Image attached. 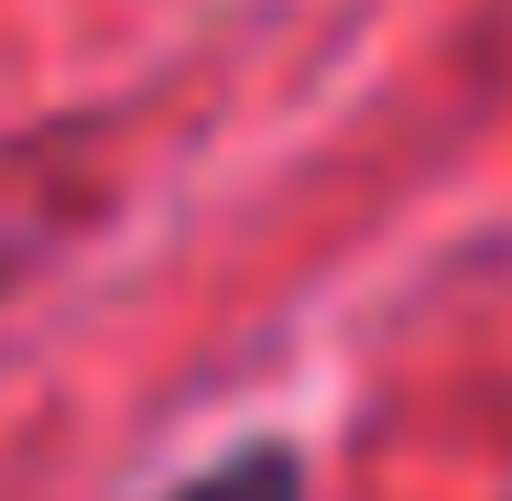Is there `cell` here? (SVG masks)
I'll use <instances>...</instances> for the list:
<instances>
[{
	"label": "cell",
	"mask_w": 512,
	"mask_h": 501,
	"mask_svg": "<svg viewBox=\"0 0 512 501\" xmlns=\"http://www.w3.org/2000/svg\"><path fill=\"white\" fill-rule=\"evenodd\" d=\"M175 501H295V458H284V447H251V458L207 469L197 491H175Z\"/></svg>",
	"instance_id": "6da1fadb"
}]
</instances>
